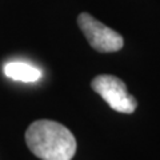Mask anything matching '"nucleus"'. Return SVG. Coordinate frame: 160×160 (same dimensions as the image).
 I'll return each instance as SVG.
<instances>
[{
  "label": "nucleus",
  "instance_id": "1",
  "mask_svg": "<svg viewBox=\"0 0 160 160\" xmlns=\"http://www.w3.org/2000/svg\"><path fill=\"white\" fill-rule=\"evenodd\" d=\"M26 143L42 160H71L76 152V139L67 127L53 120H36L26 131Z\"/></svg>",
  "mask_w": 160,
  "mask_h": 160
},
{
  "label": "nucleus",
  "instance_id": "2",
  "mask_svg": "<svg viewBox=\"0 0 160 160\" xmlns=\"http://www.w3.org/2000/svg\"><path fill=\"white\" fill-rule=\"evenodd\" d=\"M92 89L99 93L113 111L120 113H132L138 107V102L128 92L122 79L112 75H99L91 83Z\"/></svg>",
  "mask_w": 160,
  "mask_h": 160
},
{
  "label": "nucleus",
  "instance_id": "3",
  "mask_svg": "<svg viewBox=\"0 0 160 160\" xmlns=\"http://www.w3.org/2000/svg\"><path fill=\"white\" fill-rule=\"evenodd\" d=\"M78 24L88 40L89 46L98 52H116L124 46L122 35L107 27L106 24L100 23L87 12H83L78 16Z\"/></svg>",
  "mask_w": 160,
  "mask_h": 160
},
{
  "label": "nucleus",
  "instance_id": "4",
  "mask_svg": "<svg viewBox=\"0 0 160 160\" xmlns=\"http://www.w3.org/2000/svg\"><path fill=\"white\" fill-rule=\"evenodd\" d=\"M4 72L8 78L16 82H24V83H33L42 78V71L39 68L31 66V64L23 63V62H11L6 64Z\"/></svg>",
  "mask_w": 160,
  "mask_h": 160
}]
</instances>
